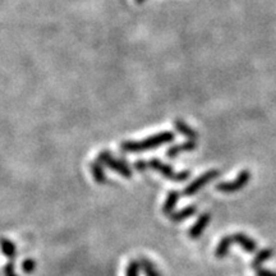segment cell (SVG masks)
<instances>
[{"label": "cell", "instance_id": "17", "mask_svg": "<svg viewBox=\"0 0 276 276\" xmlns=\"http://www.w3.org/2000/svg\"><path fill=\"white\" fill-rule=\"evenodd\" d=\"M140 261H131L127 268V276H138V273H140Z\"/></svg>", "mask_w": 276, "mask_h": 276}, {"label": "cell", "instance_id": "6", "mask_svg": "<svg viewBox=\"0 0 276 276\" xmlns=\"http://www.w3.org/2000/svg\"><path fill=\"white\" fill-rule=\"evenodd\" d=\"M210 221H211V214L210 212H204L202 215H200V218L197 219L195 224L192 225V228L189 229L188 236L191 239H198L201 236H202V233L205 232V229L207 228V225L210 224Z\"/></svg>", "mask_w": 276, "mask_h": 276}, {"label": "cell", "instance_id": "19", "mask_svg": "<svg viewBox=\"0 0 276 276\" xmlns=\"http://www.w3.org/2000/svg\"><path fill=\"white\" fill-rule=\"evenodd\" d=\"M4 275L5 276H17V274L14 273V264H13V261L8 262V264L4 266Z\"/></svg>", "mask_w": 276, "mask_h": 276}, {"label": "cell", "instance_id": "20", "mask_svg": "<svg viewBox=\"0 0 276 276\" xmlns=\"http://www.w3.org/2000/svg\"><path fill=\"white\" fill-rule=\"evenodd\" d=\"M255 271H256L257 276H276V273H274V271L268 270V269H264V268L256 269Z\"/></svg>", "mask_w": 276, "mask_h": 276}, {"label": "cell", "instance_id": "1", "mask_svg": "<svg viewBox=\"0 0 276 276\" xmlns=\"http://www.w3.org/2000/svg\"><path fill=\"white\" fill-rule=\"evenodd\" d=\"M175 140V134L173 132H160L155 136L147 137L146 140L142 141H125L120 145V150L123 152H141L157 148L165 143H170Z\"/></svg>", "mask_w": 276, "mask_h": 276}, {"label": "cell", "instance_id": "14", "mask_svg": "<svg viewBox=\"0 0 276 276\" xmlns=\"http://www.w3.org/2000/svg\"><path fill=\"white\" fill-rule=\"evenodd\" d=\"M0 248H1V252L4 253V256L6 259L10 260V261L15 259L17 248H15V244L12 241H9L6 238H0Z\"/></svg>", "mask_w": 276, "mask_h": 276}, {"label": "cell", "instance_id": "7", "mask_svg": "<svg viewBox=\"0 0 276 276\" xmlns=\"http://www.w3.org/2000/svg\"><path fill=\"white\" fill-rule=\"evenodd\" d=\"M233 241L238 243L242 248H243L246 252L252 253L257 250V243L253 239H251L250 237H247L243 233H236V234H232Z\"/></svg>", "mask_w": 276, "mask_h": 276}, {"label": "cell", "instance_id": "18", "mask_svg": "<svg viewBox=\"0 0 276 276\" xmlns=\"http://www.w3.org/2000/svg\"><path fill=\"white\" fill-rule=\"evenodd\" d=\"M22 270H23L26 274H32L33 271L36 270L35 260H32V259L24 260L23 264H22Z\"/></svg>", "mask_w": 276, "mask_h": 276}, {"label": "cell", "instance_id": "4", "mask_svg": "<svg viewBox=\"0 0 276 276\" xmlns=\"http://www.w3.org/2000/svg\"><path fill=\"white\" fill-rule=\"evenodd\" d=\"M220 170H209V172L201 174L197 179H195L192 183L188 184V186L186 187V189L183 191V196H186V197H192V196H195L198 191H201V189L204 188L205 186H207L211 180L220 177Z\"/></svg>", "mask_w": 276, "mask_h": 276}, {"label": "cell", "instance_id": "12", "mask_svg": "<svg viewBox=\"0 0 276 276\" xmlns=\"http://www.w3.org/2000/svg\"><path fill=\"white\" fill-rule=\"evenodd\" d=\"M174 125H175V128H177V131L179 132L180 134H183V136L188 137L191 141H196L198 138L197 131H195L193 128H191V127H189L186 122H183V120L177 119L174 122Z\"/></svg>", "mask_w": 276, "mask_h": 276}, {"label": "cell", "instance_id": "16", "mask_svg": "<svg viewBox=\"0 0 276 276\" xmlns=\"http://www.w3.org/2000/svg\"><path fill=\"white\" fill-rule=\"evenodd\" d=\"M138 261H140L141 269H142L146 276H161L160 271L157 270L156 266H155L150 260L145 259V257H141Z\"/></svg>", "mask_w": 276, "mask_h": 276}, {"label": "cell", "instance_id": "21", "mask_svg": "<svg viewBox=\"0 0 276 276\" xmlns=\"http://www.w3.org/2000/svg\"><path fill=\"white\" fill-rule=\"evenodd\" d=\"M134 168H136L138 172H145L146 169L150 168V166H148V163H146V161L137 160L136 163H134Z\"/></svg>", "mask_w": 276, "mask_h": 276}, {"label": "cell", "instance_id": "8", "mask_svg": "<svg viewBox=\"0 0 276 276\" xmlns=\"http://www.w3.org/2000/svg\"><path fill=\"white\" fill-rule=\"evenodd\" d=\"M196 148H197V142H196V141H188V142L180 143V145L172 146V147L166 151V155H168L169 159H174V157H177L178 155L182 154V152L193 151Z\"/></svg>", "mask_w": 276, "mask_h": 276}, {"label": "cell", "instance_id": "13", "mask_svg": "<svg viewBox=\"0 0 276 276\" xmlns=\"http://www.w3.org/2000/svg\"><path fill=\"white\" fill-rule=\"evenodd\" d=\"M233 237H224V238L221 239L220 242H219L218 247H216L215 251V256L218 257L219 260L224 259V257L228 256V253H229L230 247H232L233 244Z\"/></svg>", "mask_w": 276, "mask_h": 276}, {"label": "cell", "instance_id": "3", "mask_svg": "<svg viewBox=\"0 0 276 276\" xmlns=\"http://www.w3.org/2000/svg\"><path fill=\"white\" fill-rule=\"evenodd\" d=\"M148 166L154 169V170H156V172L160 173L163 177L168 178V179L170 180H174V182H184V180L188 179L189 175H191V173H189L188 170L177 173L172 166L161 163L159 159H151V160L148 161Z\"/></svg>", "mask_w": 276, "mask_h": 276}, {"label": "cell", "instance_id": "10", "mask_svg": "<svg viewBox=\"0 0 276 276\" xmlns=\"http://www.w3.org/2000/svg\"><path fill=\"white\" fill-rule=\"evenodd\" d=\"M90 168H91V173H92L93 179H95L96 183L104 184L108 182V178H106V174H105L104 172V165H102L99 160L92 161Z\"/></svg>", "mask_w": 276, "mask_h": 276}, {"label": "cell", "instance_id": "5", "mask_svg": "<svg viewBox=\"0 0 276 276\" xmlns=\"http://www.w3.org/2000/svg\"><path fill=\"white\" fill-rule=\"evenodd\" d=\"M251 179V172L250 170H242L237 179L232 180V182H221L216 186V189L219 192L223 193H234L241 191L242 188L247 186L248 182Z\"/></svg>", "mask_w": 276, "mask_h": 276}, {"label": "cell", "instance_id": "9", "mask_svg": "<svg viewBox=\"0 0 276 276\" xmlns=\"http://www.w3.org/2000/svg\"><path fill=\"white\" fill-rule=\"evenodd\" d=\"M178 201H179V192H177V191H172V192H169L168 197H166L165 202H164V206H163L164 215H166L168 218L172 215L173 212H174L175 206H177Z\"/></svg>", "mask_w": 276, "mask_h": 276}, {"label": "cell", "instance_id": "22", "mask_svg": "<svg viewBox=\"0 0 276 276\" xmlns=\"http://www.w3.org/2000/svg\"><path fill=\"white\" fill-rule=\"evenodd\" d=\"M145 1H146V0H136L137 4H143V3H145Z\"/></svg>", "mask_w": 276, "mask_h": 276}, {"label": "cell", "instance_id": "11", "mask_svg": "<svg viewBox=\"0 0 276 276\" xmlns=\"http://www.w3.org/2000/svg\"><path fill=\"white\" fill-rule=\"evenodd\" d=\"M196 212H197V207L188 206V207H186V209L180 210V211H178V212H173L172 215L169 216V219H170L173 223H180V221H184V220H187V219L192 218Z\"/></svg>", "mask_w": 276, "mask_h": 276}, {"label": "cell", "instance_id": "15", "mask_svg": "<svg viewBox=\"0 0 276 276\" xmlns=\"http://www.w3.org/2000/svg\"><path fill=\"white\" fill-rule=\"evenodd\" d=\"M273 253L274 252L271 248H265V250L260 251L256 256H255V259H253L252 264H251V266H252L253 270H256V269L261 268L264 262H266L268 260H270L271 257H273Z\"/></svg>", "mask_w": 276, "mask_h": 276}, {"label": "cell", "instance_id": "2", "mask_svg": "<svg viewBox=\"0 0 276 276\" xmlns=\"http://www.w3.org/2000/svg\"><path fill=\"white\" fill-rule=\"evenodd\" d=\"M97 160H99L102 165L108 166V168H110L111 170H114V172H116L119 175H122L123 178L129 179V178L132 177V170L128 166V164L123 160H118V159H115V157H114L110 152L106 151V150L100 152L99 159H97Z\"/></svg>", "mask_w": 276, "mask_h": 276}]
</instances>
